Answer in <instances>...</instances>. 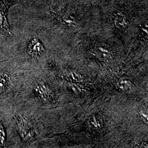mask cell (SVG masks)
<instances>
[{
  "label": "cell",
  "instance_id": "6da1fadb",
  "mask_svg": "<svg viewBox=\"0 0 148 148\" xmlns=\"http://www.w3.org/2000/svg\"><path fill=\"white\" fill-rule=\"evenodd\" d=\"M16 3L10 0H0V34L1 35L11 36L10 27L7 17L9 8Z\"/></svg>",
  "mask_w": 148,
  "mask_h": 148
},
{
  "label": "cell",
  "instance_id": "7a4b0ae2",
  "mask_svg": "<svg viewBox=\"0 0 148 148\" xmlns=\"http://www.w3.org/2000/svg\"><path fill=\"white\" fill-rule=\"evenodd\" d=\"M16 126L20 136L24 140L31 139L35 134V130L31 123L23 117L16 118Z\"/></svg>",
  "mask_w": 148,
  "mask_h": 148
},
{
  "label": "cell",
  "instance_id": "3957f363",
  "mask_svg": "<svg viewBox=\"0 0 148 148\" xmlns=\"http://www.w3.org/2000/svg\"><path fill=\"white\" fill-rule=\"evenodd\" d=\"M34 90L36 95L41 100L46 102L53 101V96L52 93L47 86L44 83H37L35 86Z\"/></svg>",
  "mask_w": 148,
  "mask_h": 148
},
{
  "label": "cell",
  "instance_id": "277c9868",
  "mask_svg": "<svg viewBox=\"0 0 148 148\" xmlns=\"http://www.w3.org/2000/svg\"><path fill=\"white\" fill-rule=\"evenodd\" d=\"M44 50L42 43L37 38H33L29 43L27 49V54L32 58L40 56Z\"/></svg>",
  "mask_w": 148,
  "mask_h": 148
},
{
  "label": "cell",
  "instance_id": "5b68a950",
  "mask_svg": "<svg viewBox=\"0 0 148 148\" xmlns=\"http://www.w3.org/2000/svg\"><path fill=\"white\" fill-rule=\"evenodd\" d=\"M87 125L93 131L100 130L104 125V117L99 114H95L88 120Z\"/></svg>",
  "mask_w": 148,
  "mask_h": 148
},
{
  "label": "cell",
  "instance_id": "8992f818",
  "mask_svg": "<svg viewBox=\"0 0 148 148\" xmlns=\"http://www.w3.org/2000/svg\"><path fill=\"white\" fill-rule=\"evenodd\" d=\"M95 56L103 62L110 61L112 58L110 50L104 46H98L95 50Z\"/></svg>",
  "mask_w": 148,
  "mask_h": 148
},
{
  "label": "cell",
  "instance_id": "52a82bcc",
  "mask_svg": "<svg viewBox=\"0 0 148 148\" xmlns=\"http://www.w3.org/2000/svg\"><path fill=\"white\" fill-rule=\"evenodd\" d=\"M114 25L120 30H124L128 25V21L125 14L121 12L117 13L114 18Z\"/></svg>",
  "mask_w": 148,
  "mask_h": 148
},
{
  "label": "cell",
  "instance_id": "ba28073f",
  "mask_svg": "<svg viewBox=\"0 0 148 148\" xmlns=\"http://www.w3.org/2000/svg\"><path fill=\"white\" fill-rule=\"evenodd\" d=\"M65 76L71 83H81L84 79L81 74L73 70L66 71L65 73Z\"/></svg>",
  "mask_w": 148,
  "mask_h": 148
},
{
  "label": "cell",
  "instance_id": "9c48e42d",
  "mask_svg": "<svg viewBox=\"0 0 148 148\" xmlns=\"http://www.w3.org/2000/svg\"><path fill=\"white\" fill-rule=\"evenodd\" d=\"M133 85L131 79L125 78L119 80L116 83V87L117 90L122 92H126L131 90L133 87Z\"/></svg>",
  "mask_w": 148,
  "mask_h": 148
},
{
  "label": "cell",
  "instance_id": "30bf717a",
  "mask_svg": "<svg viewBox=\"0 0 148 148\" xmlns=\"http://www.w3.org/2000/svg\"><path fill=\"white\" fill-rule=\"evenodd\" d=\"M60 20L64 24L70 27H75L76 26L77 21L74 15L70 13H65L60 16Z\"/></svg>",
  "mask_w": 148,
  "mask_h": 148
},
{
  "label": "cell",
  "instance_id": "8fae6325",
  "mask_svg": "<svg viewBox=\"0 0 148 148\" xmlns=\"http://www.w3.org/2000/svg\"><path fill=\"white\" fill-rule=\"evenodd\" d=\"M70 90L76 95L82 93L85 90V87L80 83H71L70 85Z\"/></svg>",
  "mask_w": 148,
  "mask_h": 148
},
{
  "label": "cell",
  "instance_id": "7c38bea8",
  "mask_svg": "<svg viewBox=\"0 0 148 148\" xmlns=\"http://www.w3.org/2000/svg\"><path fill=\"white\" fill-rule=\"evenodd\" d=\"M8 84V77L5 74L0 73V93L5 92Z\"/></svg>",
  "mask_w": 148,
  "mask_h": 148
},
{
  "label": "cell",
  "instance_id": "4fadbf2b",
  "mask_svg": "<svg viewBox=\"0 0 148 148\" xmlns=\"http://www.w3.org/2000/svg\"><path fill=\"white\" fill-rule=\"evenodd\" d=\"M6 145V134L3 126L0 122V147L4 148Z\"/></svg>",
  "mask_w": 148,
  "mask_h": 148
},
{
  "label": "cell",
  "instance_id": "5bb4252c",
  "mask_svg": "<svg viewBox=\"0 0 148 148\" xmlns=\"http://www.w3.org/2000/svg\"><path fill=\"white\" fill-rule=\"evenodd\" d=\"M139 116L140 119L144 122L145 123H148V111L147 109H146L145 108H142L139 109V111L138 112Z\"/></svg>",
  "mask_w": 148,
  "mask_h": 148
},
{
  "label": "cell",
  "instance_id": "9a60e30c",
  "mask_svg": "<svg viewBox=\"0 0 148 148\" xmlns=\"http://www.w3.org/2000/svg\"><path fill=\"white\" fill-rule=\"evenodd\" d=\"M142 34L145 37H148V25L147 24H144L142 27Z\"/></svg>",
  "mask_w": 148,
  "mask_h": 148
}]
</instances>
